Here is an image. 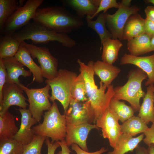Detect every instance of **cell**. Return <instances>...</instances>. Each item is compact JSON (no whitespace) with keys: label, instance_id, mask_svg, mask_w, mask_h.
I'll list each match as a JSON object with an SVG mask.
<instances>
[{"label":"cell","instance_id":"obj_4","mask_svg":"<svg viewBox=\"0 0 154 154\" xmlns=\"http://www.w3.org/2000/svg\"><path fill=\"white\" fill-rule=\"evenodd\" d=\"M128 80L123 85L114 88L113 98L128 102L135 112H139L141 105L140 101L145 93L143 90V82L147 79L146 73L139 68L133 69L128 72Z\"/></svg>","mask_w":154,"mask_h":154},{"label":"cell","instance_id":"obj_12","mask_svg":"<svg viewBox=\"0 0 154 154\" xmlns=\"http://www.w3.org/2000/svg\"><path fill=\"white\" fill-rule=\"evenodd\" d=\"M118 121L109 106L95 124L98 127L101 128L103 137L108 139L110 146L113 148L122 134Z\"/></svg>","mask_w":154,"mask_h":154},{"label":"cell","instance_id":"obj_18","mask_svg":"<svg viewBox=\"0 0 154 154\" xmlns=\"http://www.w3.org/2000/svg\"><path fill=\"white\" fill-rule=\"evenodd\" d=\"M100 0H61L64 5L70 7L76 15L82 19L84 17H92L96 11Z\"/></svg>","mask_w":154,"mask_h":154},{"label":"cell","instance_id":"obj_10","mask_svg":"<svg viewBox=\"0 0 154 154\" xmlns=\"http://www.w3.org/2000/svg\"><path fill=\"white\" fill-rule=\"evenodd\" d=\"M50 89L48 84L40 88L29 89L25 86L23 87V90L28 98L29 109L37 122L41 120L43 112L49 110L51 107L52 104L49 101Z\"/></svg>","mask_w":154,"mask_h":154},{"label":"cell","instance_id":"obj_15","mask_svg":"<svg viewBox=\"0 0 154 154\" xmlns=\"http://www.w3.org/2000/svg\"><path fill=\"white\" fill-rule=\"evenodd\" d=\"M120 64H131L137 66L147 74L145 85H154V53L146 56H137L125 53L121 58Z\"/></svg>","mask_w":154,"mask_h":154},{"label":"cell","instance_id":"obj_13","mask_svg":"<svg viewBox=\"0 0 154 154\" xmlns=\"http://www.w3.org/2000/svg\"><path fill=\"white\" fill-rule=\"evenodd\" d=\"M23 90L15 84L6 82L3 90V98L0 103V115L8 111L10 107L15 106L26 108L28 104L23 95Z\"/></svg>","mask_w":154,"mask_h":154},{"label":"cell","instance_id":"obj_23","mask_svg":"<svg viewBox=\"0 0 154 154\" xmlns=\"http://www.w3.org/2000/svg\"><path fill=\"white\" fill-rule=\"evenodd\" d=\"M127 48L129 54L137 56L151 52V38L145 33L128 40Z\"/></svg>","mask_w":154,"mask_h":154},{"label":"cell","instance_id":"obj_9","mask_svg":"<svg viewBox=\"0 0 154 154\" xmlns=\"http://www.w3.org/2000/svg\"><path fill=\"white\" fill-rule=\"evenodd\" d=\"M21 45L28 50L33 58L37 59L44 78L51 80L57 76L58 60L52 55L48 48L28 44L24 41L22 42Z\"/></svg>","mask_w":154,"mask_h":154},{"label":"cell","instance_id":"obj_39","mask_svg":"<svg viewBox=\"0 0 154 154\" xmlns=\"http://www.w3.org/2000/svg\"><path fill=\"white\" fill-rule=\"evenodd\" d=\"M145 33L151 38L154 37V22L146 19L145 22Z\"/></svg>","mask_w":154,"mask_h":154},{"label":"cell","instance_id":"obj_31","mask_svg":"<svg viewBox=\"0 0 154 154\" xmlns=\"http://www.w3.org/2000/svg\"><path fill=\"white\" fill-rule=\"evenodd\" d=\"M22 6L17 0H0V32L7 20Z\"/></svg>","mask_w":154,"mask_h":154},{"label":"cell","instance_id":"obj_26","mask_svg":"<svg viewBox=\"0 0 154 154\" xmlns=\"http://www.w3.org/2000/svg\"><path fill=\"white\" fill-rule=\"evenodd\" d=\"M15 116L9 111L0 115V141L13 139L19 129Z\"/></svg>","mask_w":154,"mask_h":154},{"label":"cell","instance_id":"obj_27","mask_svg":"<svg viewBox=\"0 0 154 154\" xmlns=\"http://www.w3.org/2000/svg\"><path fill=\"white\" fill-rule=\"evenodd\" d=\"M138 116H133L123 123L121 125L122 133L133 137L140 133H144L149 128Z\"/></svg>","mask_w":154,"mask_h":154},{"label":"cell","instance_id":"obj_45","mask_svg":"<svg viewBox=\"0 0 154 154\" xmlns=\"http://www.w3.org/2000/svg\"><path fill=\"white\" fill-rule=\"evenodd\" d=\"M151 46L152 51H154V37L151 38Z\"/></svg>","mask_w":154,"mask_h":154},{"label":"cell","instance_id":"obj_38","mask_svg":"<svg viewBox=\"0 0 154 154\" xmlns=\"http://www.w3.org/2000/svg\"><path fill=\"white\" fill-rule=\"evenodd\" d=\"M71 149L76 152V154H102L107 151L108 149L103 147L96 151L89 152L82 149L77 145L74 144L71 145Z\"/></svg>","mask_w":154,"mask_h":154},{"label":"cell","instance_id":"obj_25","mask_svg":"<svg viewBox=\"0 0 154 154\" xmlns=\"http://www.w3.org/2000/svg\"><path fill=\"white\" fill-rule=\"evenodd\" d=\"M144 133L136 137H129L123 134L119 137L115 147L112 151L107 154H125L132 152L144 139Z\"/></svg>","mask_w":154,"mask_h":154},{"label":"cell","instance_id":"obj_41","mask_svg":"<svg viewBox=\"0 0 154 154\" xmlns=\"http://www.w3.org/2000/svg\"><path fill=\"white\" fill-rule=\"evenodd\" d=\"M146 19L154 22V6H148L145 9Z\"/></svg>","mask_w":154,"mask_h":154},{"label":"cell","instance_id":"obj_37","mask_svg":"<svg viewBox=\"0 0 154 154\" xmlns=\"http://www.w3.org/2000/svg\"><path fill=\"white\" fill-rule=\"evenodd\" d=\"M145 137L143 139V142L148 146L154 144V123H152L144 133Z\"/></svg>","mask_w":154,"mask_h":154},{"label":"cell","instance_id":"obj_3","mask_svg":"<svg viewBox=\"0 0 154 154\" xmlns=\"http://www.w3.org/2000/svg\"><path fill=\"white\" fill-rule=\"evenodd\" d=\"M12 36L21 42L25 40H30L35 44L57 41L63 46L69 48L73 47L76 44V41L66 34L51 31L34 21L15 32Z\"/></svg>","mask_w":154,"mask_h":154},{"label":"cell","instance_id":"obj_19","mask_svg":"<svg viewBox=\"0 0 154 154\" xmlns=\"http://www.w3.org/2000/svg\"><path fill=\"white\" fill-rule=\"evenodd\" d=\"M93 69L94 75L97 76L100 82L108 88L116 78L121 70L117 66L98 60L94 62Z\"/></svg>","mask_w":154,"mask_h":154},{"label":"cell","instance_id":"obj_20","mask_svg":"<svg viewBox=\"0 0 154 154\" xmlns=\"http://www.w3.org/2000/svg\"><path fill=\"white\" fill-rule=\"evenodd\" d=\"M16 59L24 66L28 68L33 75L32 82L34 81L39 83L44 80L41 69L34 62L28 50L21 44L15 56Z\"/></svg>","mask_w":154,"mask_h":154},{"label":"cell","instance_id":"obj_46","mask_svg":"<svg viewBox=\"0 0 154 154\" xmlns=\"http://www.w3.org/2000/svg\"><path fill=\"white\" fill-rule=\"evenodd\" d=\"M145 2V3H151L153 4L154 5V0H147L144 1Z\"/></svg>","mask_w":154,"mask_h":154},{"label":"cell","instance_id":"obj_40","mask_svg":"<svg viewBox=\"0 0 154 154\" xmlns=\"http://www.w3.org/2000/svg\"><path fill=\"white\" fill-rule=\"evenodd\" d=\"M45 141L48 148L47 154H54L56 149L60 147L58 141H51L48 137H46Z\"/></svg>","mask_w":154,"mask_h":154},{"label":"cell","instance_id":"obj_16","mask_svg":"<svg viewBox=\"0 0 154 154\" xmlns=\"http://www.w3.org/2000/svg\"><path fill=\"white\" fill-rule=\"evenodd\" d=\"M17 110L21 115V123L20 128L13 139L26 145L33 139L35 134L32 130V126L38 122L32 117L29 109L19 108Z\"/></svg>","mask_w":154,"mask_h":154},{"label":"cell","instance_id":"obj_33","mask_svg":"<svg viewBox=\"0 0 154 154\" xmlns=\"http://www.w3.org/2000/svg\"><path fill=\"white\" fill-rule=\"evenodd\" d=\"M24 145L14 139L0 141V154H22Z\"/></svg>","mask_w":154,"mask_h":154},{"label":"cell","instance_id":"obj_34","mask_svg":"<svg viewBox=\"0 0 154 154\" xmlns=\"http://www.w3.org/2000/svg\"><path fill=\"white\" fill-rule=\"evenodd\" d=\"M46 138L45 137L35 135L29 143L24 145L22 154H41V148Z\"/></svg>","mask_w":154,"mask_h":154},{"label":"cell","instance_id":"obj_24","mask_svg":"<svg viewBox=\"0 0 154 154\" xmlns=\"http://www.w3.org/2000/svg\"><path fill=\"white\" fill-rule=\"evenodd\" d=\"M123 46L120 40L113 38L105 40L101 44L102 47V61L113 64L118 59L119 50Z\"/></svg>","mask_w":154,"mask_h":154},{"label":"cell","instance_id":"obj_43","mask_svg":"<svg viewBox=\"0 0 154 154\" xmlns=\"http://www.w3.org/2000/svg\"><path fill=\"white\" fill-rule=\"evenodd\" d=\"M135 154H148L147 149L138 145L135 148Z\"/></svg>","mask_w":154,"mask_h":154},{"label":"cell","instance_id":"obj_5","mask_svg":"<svg viewBox=\"0 0 154 154\" xmlns=\"http://www.w3.org/2000/svg\"><path fill=\"white\" fill-rule=\"evenodd\" d=\"M41 123L32 127L36 135L50 138L54 142L65 140L66 133L65 115L61 114L55 101L50 108L45 112Z\"/></svg>","mask_w":154,"mask_h":154},{"label":"cell","instance_id":"obj_36","mask_svg":"<svg viewBox=\"0 0 154 154\" xmlns=\"http://www.w3.org/2000/svg\"><path fill=\"white\" fill-rule=\"evenodd\" d=\"M7 72L2 59L0 58V103L3 98V90L6 82Z\"/></svg>","mask_w":154,"mask_h":154},{"label":"cell","instance_id":"obj_8","mask_svg":"<svg viewBox=\"0 0 154 154\" xmlns=\"http://www.w3.org/2000/svg\"><path fill=\"white\" fill-rule=\"evenodd\" d=\"M131 0H122L119 7L113 14L104 13L106 25L111 32L112 38L122 40L124 26L129 17L132 15L138 13L140 9L136 7H130Z\"/></svg>","mask_w":154,"mask_h":154},{"label":"cell","instance_id":"obj_7","mask_svg":"<svg viewBox=\"0 0 154 154\" xmlns=\"http://www.w3.org/2000/svg\"><path fill=\"white\" fill-rule=\"evenodd\" d=\"M44 0H28L16 11L6 22L0 33L13 35L29 23Z\"/></svg>","mask_w":154,"mask_h":154},{"label":"cell","instance_id":"obj_14","mask_svg":"<svg viewBox=\"0 0 154 154\" xmlns=\"http://www.w3.org/2000/svg\"><path fill=\"white\" fill-rule=\"evenodd\" d=\"M99 129L95 124L87 123L78 125L66 124V133L65 142L69 147L75 144L83 150L88 151L86 140L88 134L92 129Z\"/></svg>","mask_w":154,"mask_h":154},{"label":"cell","instance_id":"obj_21","mask_svg":"<svg viewBox=\"0 0 154 154\" xmlns=\"http://www.w3.org/2000/svg\"><path fill=\"white\" fill-rule=\"evenodd\" d=\"M145 19L138 13L131 15L124 26L122 40H127L145 33Z\"/></svg>","mask_w":154,"mask_h":154},{"label":"cell","instance_id":"obj_2","mask_svg":"<svg viewBox=\"0 0 154 154\" xmlns=\"http://www.w3.org/2000/svg\"><path fill=\"white\" fill-rule=\"evenodd\" d=\"M77 62L79 65L80 73L85 81L87 97L94 111L95 124L96 120L109 106L114 94V88L111 84L107 88L100 82V87L98 88L94 79L93 61L90 60L86 64L79 59Z\"/></svg>","mask_w":154,"mask_h":154},{"label":"cell","instance_id":"obj_28","mask_svg":"<svg viewBox=\"0 0 154 154\" xmlns=\"http://www.w3.org/2000/svg\"><path fill=\"white\" fill-rule=\"evenodd\" d=\"M21 42L12 35H4L0 38V58L15 56L20 48Z\"/></svg>","mask_w":154,"mask_h":154},{"label":"cell","instance_id":"obj_17","mask_svg":"<svg viewBox=\"0 0 154 154\" xmlns=\"http://www.w3.org/2000/svg\"><path fill=\"white\" fill-rule=\"evenodd\" d=\"M2 59L7 72L6 82L17 84L23 90L25 86L21 83L19 77L20 76L24 78L29 77L31 76V72L29 70L25 69L23 64L15 56Z\"/></svg>","mask_w":154,"mask_h":154},{"label":"cell","instance_id":"obj_30","mask_svg":"<svg viewBox=\"0 0 154 154\" xmlns=\"http://www.w3.org/2000/svg\"><path fill=\"white\" fill-rule=\"evenodd\" d=\"M88 27L93 29L98 34L101 40V44L105 40L112 38V36L106 27L105 14L100 13L95 20H86Z\"/></svg>","mask_w":154,"mask_h":154},{"label":"cell","instance_id":"obj_44","mask_svg":"<svg viewBox=\"0 0 154 154\" xmlns=\"http://www.w3.org/2000/svg\"><path fill=\"white\" fill-rule=\"evenodd\" d=\"M147 150L148 154H154V144H151L148 145Z\"/></svg>","mask_w":154,"mask_h":154},{"label":"cell","instance_id":"obj_32","mask_svg":"<svg viewBox=\"0 0 154 154\" xmlns=\"http://www.w3.org/2000/svg\"><path fill=\"white\" fill-rule=\"evenodd\" d=\"M72 98L80 102L88 100L85 81L82 74L80 73L74 79L71 89Z\"/></svg>","mask_w":154,"mask_h":154},{"label":"cell","instance_id":"obj_29","mask_svg":"<svg viewBox=\"0 0 154 154\" xmlns=\"http://www.w3.org/2000/svg\"><path fill=\"white\" fill-rule=\"evenodd\" d=\"M109 107L119 120L122 123L134 116L135 112L134 110L131 106L126 104L124 102L112 98L110 102Z\"/></svg>","mask_w":154,"mask_h":154},{"label":"cell","instance_id":"obj_47","mask_svg":"<svg viewBox=\"0 0 154 154\" xmlns=\"http://www.w3.org/2000/svg\"><path fill=\"white\" fill-rule=\"evenodd\" d=\"M153 98H154V93H153Z\"/></svg>","mask_w":154,"mask_h":154},{"label":"cell","instance_id":"obj_6","mask_svg":"<svg viewBox=\"0 0 154 154\" xmlns=\"http://www.w3.org/2000/svg\"><path fill=\"white\" fill-rule=\"evenodd\" d=\"M77 75L75 72L61 69L58 70L56 78L51 80L46 79L45 81L51 90L49 100L52 102L55 100L59 101L63 106L64 113L67 111L72 98V86Z\"/></svg>","mask_w":154,"mask_h":154},{"label":"cell","instance_id":"obj_11","mask_svg":"<svg viewBox=\"0 0 154 154\" xmlns=\"http://www.w3.org/2000/svg\"><path fill=\"white\" fill-rule=\"evenodd\" d=\"M66 124L78 125L87 123L95 124V115L89 100L80 102L72 98L68 107L64 113Z\"/></svg>","mask_w":154,"mask_h":154},{"label":"cell","instance_id":"obj_22","mask_svg":"<svg viewBox=\"0 0 154 154\" xmlns=\"http://www.w3.org/2000/svg\"><path fill=\"white\" fill-rule=\"evenodd\" d=\"M154 85L147 86L146 92L139 111L138 116L147 124L154 123Z\"/></svg>","mask_w":154,"mask_h":154},{"label":"cell","instance_id":"obj_42","mask_svg":"<svg viewBox=\"0 0 154 154\" xmlns=\"http://www.w3.org/2000/svg\"><path fill=\"white\" fill-rule=\"evenodd\" d=\"M58 141L61 149L56 154H70L71 151L67 145L65 140Z\"/></svg>","mask_w":154,"mask_h":154},{"label":"cell","instance_id":"obj_1","mask_svg":"<svg viewBox=\"0 0 154 154\" xmlns=\"http://www.w3.org/2000/svg\"><path fill=\"white\" fill-rule=\"evenodd\" d=\"M33 19L49 30L60 33H70L84 24L76 15L59 6L38 8Z\"/></svg>","mask_w":154,"mask_h":154},{"label":"cell","instance_id":"obj_35","mask_svg":"<svg viewBox=\"0 0 154 154\" xmlns=\"http://www.w3.org/2000/svg\"><path fill=\"white\" fill-rule=\"evenodd\" d=\"M119 7V3L116 0H100L99 6L95 14L92 17H86V20H92L102 11L104 13L110 8H114L118 9Z\"/></svg>","mask_w":154,"mask_h":154}]
</instances>
